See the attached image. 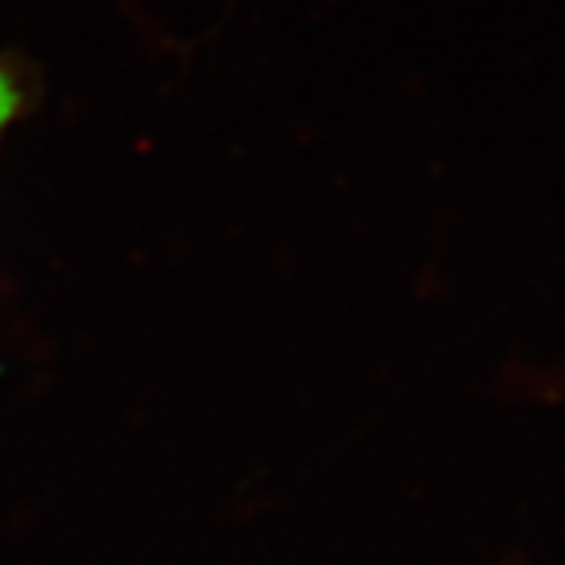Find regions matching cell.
<instances>
[{
    "mask_svg": "<svg viewBox=\"0 0 565 565\" xmlns=\"http://www.w3.org/2000/svg\"><path fill=\"white\" fill-rule=\"evenodd\" d=\"M24 113V72L11 62H0V140Z\"/></svg>",
    "mask_w": 565,
    "mask_h": 565,
    "instance_id": "obj_1",
    "label": "cell"
}]
</instances>
